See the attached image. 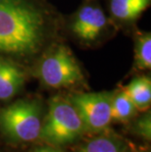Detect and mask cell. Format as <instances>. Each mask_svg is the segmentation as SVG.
Wrapping results in <instances>:
<instances>
[{
	"label": "cell",
	"mask_w": 151,
	"mask_h": 152,
	"mask_svg": "<svg viewBox=\"0 0 151 152\" xmlns=\"http://www.w3.org/2000/svg\"><path fill=\"white\" fill-rule=\"evenodd\" d=\"M44 19L28 0H0V51L28 55L40 47Z\"/></svg>",
	"instance_id": "1"
},
{
	"label": "cell",
	"mask_w": 151,
	"mask_h": 152,
	"mask_svg": "<svg viewBox=\"0 0 151 152\" xmlns=\"http://www.w3.org/2000/svg\"><path fill=\"white\" fill-rule=\"evenodd\" d=\"M85 128L70 100L55 97L50 101L39 137L52 145L73 143L81 137Z\"/></svg>",
	"instance_id": "2"
},
{
	"label": "cell",
	"mask_w": 151,
	"mask_h": 152,
	"mask_svg": "<svg viewBox=\"0 0 151 152\" xmlns=\"http://www.w3.org/2000/svg\"><path fill=\"white\" fill-rule=\"evenodd\" d=\"M40 108L36 102L20 100L0 112V128L3 132L18 141H33L41 131Z\"/></svg>",
	"instance_id": "3"
},
{
	"label": "cell",
	"mask_w": 151,
	"mask_h": 152,
	"mask_svg": "<svg viewBox=\"0 0 151 152\" xmlns=\"http://www.w3.org/2000/svg\"><path fill=\"white\" fill-rule=\"evenodd\" d=\"M39 77L46 86L53 88L68 87L83 79L82 70L74 55L63 45L41 61Z\"/></svg>",
	"instance_id": "4"
},
{
	"label": "cell",
	"mask_w": 151,
	"mask_h": 152,
	"mask_svg": "<svg viewBox=\"0 0 151 152\" xmlns=\"http://www.w3.org/2000/svg\"><path fill=\"white\" fill-rule=\"evenodd\" d=\"M112 96L109 92L77 93L71 96L70 102L81 117L85 131L101 132L110 125Z\"/></svg>",
	"instance_id": "5"
},
{
	"label": "cell",
	"mask_w": 151,
	"mask_h": 152,
	"mask_svg": "<svg viewBox=\"0 0 151 152\" xmlns=\"http://www.w3.org/2000/svg\"><path fill=\"white\" fill-rule=\"evenodd\" d=\"M106 25L103 11L93 6H85L77 15L73 31L82 40L91 41L98 37Z\"/></svg>",
	"instance_id": "6"
},
{
	"label": "cell",
	"mask_w": 151,
	"mask_h": 152,
	"mask_svg": "<svg viewBox=\"0 0 151 152\" xmlns=\"http://www.w3.org/2000/svg\"><path fill=\"white\" fill-rule=\"evenodd\" d=\"M25 82V75L20 68L0 57V100L10 99L17 93Z\"/></svg>",
	"instance_id": "7"
},
{
	"label": "cell",
	"mask_w": 151,
	"mask_h": 152,
	"mask_svg": "<svg viewBox=\"0 0 151 152\" xmlns=\"http://www.w3.org/2000/svg\"><path fill=\"white\" fill-rule=\"evenodd\" d=\"M124 91L133 101L136 109L146 110L151 103V80L148 77H139L133 79Z\"/></svg>",
	"instance_id": "8"
},
{
	"label": "cell",
	"mask_w": 151,
	"mask_h": 152,
	"mask_svg": "<svg viewBox=\"0 0 151 152\" xmlns=\"http://www.w3.org/2000/svg\"><path fill=\"white\" fill-rule=\"evenodd\" d=\"M151 0H111V12L119 20L130 21L139 17Z\"/></svg>",
	"instance_id": "9"
},
{
	"label": "cell",
	"mask_w": 151,
	"mask_h": 152,
	"mask_svg": "<svg viewBox=\"0 0 151 152\" xmlns=\"http://www.w3.org/2000/svg\"><path fill=\"white\" fill-rule=\"evenodd\" d=\"M136 110L133 101L124 90L112 96L111 119L113 121L127 122L134 115Z\"/></svg>",
	"instance_id": "10"
},
{
	"label": "cell",
	"mask_w": 151,
	"mask_h": 152,
	"mask_svg": "<svg viewBox=\"0 0 151 152\" xmlns=\"http://www.w3.org/2000/svg\"><path fill=\"white\" fill-rule=\"evenodd\" d=\"M136 65L140 70H149L151 67V34H143L136 37Z\"/></svg>",
	"instance_id": "11"
},
{
	"label": "cell",
	"mask_w": 151,
	"mask_h": 152,
	"mask_svg": "<svg viewBox=\"0 0 151 152\" xmlns=\"http://www.w3.org/2000/svg\"><path fill=\"white\" fill-rule=\"evenodd\" d=\"M79 152H124V146L121 141L115 138L101 137L83 145Z\"/></svg>",
	"instance_id": "12"
},
{
	"label": "cell",
	"mask_w": 151,
	"mask_h": 152,
	"mask_svg": "<svg viewBox=\"0 0 151 152\" xmlns=\"http://www.w3.org/2000/svg\"><path fill=\"white\" fill-rule=\"evenodd\" d=\"M137 132L144 137L146 140H150L151 134V125H150V115L144 116L142 119H140L136 124Z\"/></svg>",
	"instance_id": "13"
},
{
	"label": "cell",
	"mask_w": 151,
	"mask_h": 152,
	"mask_svg": "<svg viewBox=\"0 0 151 152\" xmlns=\"http://www.w3.org/2000/svg\"><path fill=\"white\" fill-rule=\"evenodd\" d=\"M34 152H60V151L51 146H43V147L37 148Z\"/></svg>",
	"instance_id": "14"
}]
</instances>
